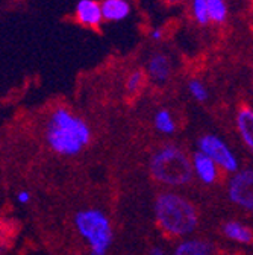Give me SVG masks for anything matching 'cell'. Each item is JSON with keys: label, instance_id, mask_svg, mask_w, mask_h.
Segmentation results:
<instances>
[{"label": "cell", "instance_id": "cell-1", "mask_svg": "<svg viewBox=\"0 0 253 255\" xmlns=\"http://www.w3.org/2000/svg\"><path fill=\"white\" fill-rule=\"evenodd\" d=\"M46 143L61 156H75L91 141L89 125L70 110L58 107L49 117L46 126Z\"/></svg>", "mask_w": 253, "mask_h": 255}, {"label": "cell", "instance_id": "cell-2", "mask_svg": "<svg viewBox=\"0 0 253 255\" xmlns=\"http://www.w3.org/2000/svg\"><path fill=\"white\" fill-rule=\"evenodd\" d=\"M153 213L158 227L170 237L186 239L199 225V211L196 205L176 191H163L158 195Z\"/></svg>", "mask_w": 253, "mask_h": 255}, {"label": "cell", "instance_id": "cell-3", "mask_svg": "<svg viewBox=\"0 0 253 255\" xmlns=\"http://www.w3.org/2000/svg\"><path fill=\"white\" fill-rule=\"evenodd\" d=\"M149 172L155 181L167 187H183L194 178L193 161L182 149L163 146L149 159Z\"/></svg>", "mask_w": 253, "mask_h": 255}, {"label": "cell", "instance_id": "cell-4", "mask_svg": "<svg viewBox=\"0 0 253 255\" xmlns=\"http://www.w3.org/2000/svg\"><path fill=\"white\" fill-rule=\"evenodd\" d=\"M75 228L86 242L89 255H108L114 240L111 219L97 208L81 210L75 216Z\"/></svg>", "mask_w": 253, "mask_h": 255}, {"label": "cell", "instance_id": "cell-5", "mask_svg": "<svg viewBox=\"0 0 253 255\" xmlns=\"http://www.w3.org/2000/svg\"><path fill=\"white\" fill-rule=\"evenodd\" d=\"M197 150L208 155L221 172L234 175L240 170V161L232 147L215 134L202 135L197 141Z\"/></svg>", "mask_w": 253, "mask_h": 255}, {"label": "cell", "instance_id": "cell-6", "mask_svg": "<svg viewBox=\"0 0 253 255\" xmlns=\"http://www.w3.org/2000/svg\"><path fill=\"white\" fill-rule=\"evenodd\" d=\"M228 198L238 208L253 213V167L240 169L231 176Z\"/></svg>", "mask_w": 253, "mask_h": 255}, {"label": "cell", "instance_id": "cell-7", "mask_svg": "<svg viewBox=\"0 0 253 255\" xmlns=\"http://www.w3.org/2000/svg\"><path fill=\"white\" fill-rule=\"evenodd\" d=\"M193 170H194V176L205 185H212L217 182L218 175H220V167L212 161V159L202 153V152H194L193 158Z\"/></svg>", "mask_w": 253, "mask_h": 255}, {"label": "cell", "instance_id": "cell-8", "mask_svg": "<svg viewBox=\"0 0 253 255\" xmlns=\"http://www.w3.org/2000/svg\"><path fill=\"white\" fill-rule=\"evenodd\" d=\"M235 128L241 143L253 152V108L241 107L235 116Z\"/></svg>", "mask_w": 253, "mask_h": 255}, {"label": "cell", "instance_id": "cell-9", "mask_svg": "<svg viewBox=\"0 0 253 255\" xmlns=\"http://www.w3.org/2000/svg\"><path fill=\"white\" fill-rule=\"evenodd\" d=\"M76 18L84 26L97 27L103 20L102 5L94 0H81L76 5Z\"/></svg>", "mask_w": 253, "mask_h": 255}, {"label": "cell", "instance_id": "cell-10", "mask_svg": "<svg viewBox=\"0 0 253 255\" xmlns=\"http://www.w3.org/2000/svg\"><path fill=\"white\" fill-rule=\"evenodd\" d=\"M147 75L156 84H164L171 75V62L167 55L155 53L147 62Z\"/></svg>", "mask_w": 253, "mask_h": 255}, {"label": "cell", "instance_id": "cell-11", "mask_svg": "<svg viewBox=\"0 0 253 255\" xmlns=\"http://www.w3.org/2000/svg\"><path fill=\"white\" fill-rule=\"evenodd\" d=\"M221 234L238 245H250L253 242V230L238 220H228L221 227Z\"/></svg>", "mask_w": 253, "mask_h": 255}, {"label": "cell", "instance_id": "cell-12", "mask_svg": "<svg viewBox=\"0 0 253 255\" xmlns=\"http://www.w3.org/2000/svg\"><path fill=\"white\" fill-rule=\"evenodd\" d=\"M212 246L208 240L199 237H186L177 243L173 255H211Z\"/></svg>", "mask_w": 253, "mask_h": 255}, {"label": "cell", "instance_id": "cell-13", "mask_svg": "<svg viewBox=\"0 0 253 255\" xmlns=\"http://www.w3.org/2000/svg\"><path fill=\"white\" fill-rule=\"evenodd\" d=\"M100 5L106 21H120L131 14V5L126 0H103Z\"/></svg>", "mask_w": 253, "mask_h": 255}, {"label": "cell", "instance_id": "cell-14", "mask_svg": "<svg viewBox=\"0 0 253 255\" xmlns=\"http://www.w3.org/2000/svg\"><path fill=\"white\" fill-rule=\"evenodd\" d=\"M153 126H155V129L163 135H173L177 129L176 120L167 108H161L155 113Z\"/></svg>", "mask_w": 253, "mask_h": 255}, {"label": "cell", "instance_id": "cell-15", "mask_svg": "<svg viewBox=\"0 0 253 255\" xmlns=\"http://www.w3.org/2000/svg\"><path fill=\"white\" fill-rule=\"evenodd\" d=\"M208 8H209V14H211V20L215 23H223L228 17V6L225 3V0H205Z\"/></svg>", "mask_w": 253, "mask_h": 255}, {"label": "cell", "instance_id": "cell-16", "mask_svg": "<svg viewBox=\"0 0 253 255\" xmlns=\"http://www.w3.org/2000/svg\"><path fill=\"white\" fill-rule=\"evenodd\" d=\"M188 91H189V94H191V98L197 102H206L208 101V96H209L208 88L199 79L188 81Z\"/></svg>", "mask_w": 253, "mask_h": 255}, {"label": "cell", "instance_id": "cell-17", "mask_svg": "<svg viewBox=\"0 0 253 255\" xmlns=\"http://www.w3.org/2000/svg\"><path fill=\"white\" fill-rule=\"evenodd\" d=\"M193 14H194V18L197 20V23L202 26H206L211 21L209 8L205 0H193Z\"/></svg>", "mask_w": 253, "mask_h": 255}, {"label": "cell", "instance_id": "cell-18", "mask_svg": "<svg viewBox=\"0 0 253 255\" xmlns=\"http://www.w3.org/2000/svg\"><path fill=\"white\" fill-rule=\"evenodd\" d=\"M143 82H144V73H143L141 70L132 72V73L128 76V79H126V91H128L129 94L137 93V91L141 88Z\"/></svg>", "mask_w": 253, "mask_h": 255}, {"label": "cell", "instance_id": "cell-19", "mask_svg": "<svg viewBox=\"0 0 253 255\" xmlns=\"http://www.w3.org/2000/svg\"><path fill=\"white\" fill-rule=\"evenodd\" d=\"M17 201H18L21 205L29 204V202H30V193H29V191H26V190H21L20 193L17 195Z\"/></svg>", "mask_w": 253, "mask_h": 255}, {"label": "cell", "instance_id": "cell-20", "mask_svg": "<svg viewBox=\"0 0 253 255\" xmlns=\"http://www.w3.org/2000/svg\"><path fill=\"white\" fill-rule=\"evenodd\" d=\"M149 255H166V249L160 245H155L149 249Z\"/></svg>", "mask_w": 253, "mask_h": 255}, {"label": "cell", "instance_id": "cell-21", "mask_svg": "<svg viewBox=\"0 0 253 255\" xmlns=\"http://www.w3.org/2000/svg\"><path fill=\"white\" fill-rule=\"evenodd\" d=\"M150 37L153 38V40H161L163 38V32H161V29H153L152 32H150Z\"/></svg>", "mask_w": 253, "mask_h": 255}, {"label": "cell", "instance_id": "cell-22", "mask_svg": "<svg viewBox=\"0 0 253 255\" xmlns=\"http://www.w3.org/2000/svg\"><path fill=\"white\" fill-rule=\"evenodd\" d=\"M167 2H171V3H174V2H180V0H167Z\"/></svg>", "mask_w": 253, "mask_h": 255}]
</instances>
